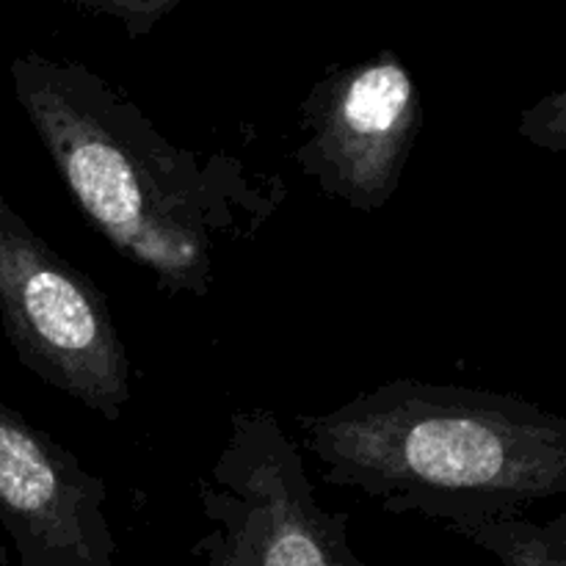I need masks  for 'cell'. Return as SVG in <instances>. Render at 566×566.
Here are the masks:
<instances>
[{
  "label": "cell",
  "mask_w": 566,
  "mask_h": 566,
  "mask_svg": "<svg viewBox=\"0 0 566 566\" xmlns=\"http://www.w3.org/2000/svg\"><path fill=\"white\" fill-rule=\"evenodd\" d=\"M9 72L83 219L160 291L208 296L221 249L254 241L287 199L274 171L171 144L86 64L28 50Z\"/></svg>",
  "instance_id": "6da1fadb"
},
{
  "label": "cell",
  "mask_w": 566,
  "mask_h": 566,
  "mask_svg": "<svg viewBox=\"0 0 566 566\" xmlns=\"http://www.w3.org/2000/svg\"><path fill=\"white\" fill-rule=\"evenodd\" d=\"M296 423L326 484L451 534L566 492V420L512 392L396 379Z\"/></svg>",
  "instance_id": "7a4b0ae2"
},
{
  "label": "cell",
  "mask_w": 566,
  "mask_h": 566,
  "mask_svg": "<svg viewBox=\"0 0 566 566\" xmlns=\"http://www.w3.org/2000/svg\"><path fill=\"white\" fill-rule=\"evenodd\" d=\"M197 492L210 528L191 553L205 566H368L348 539V514L315 497L302 448L269 409L232 415Z\"/></svg>",
  "instance_id": "3957f363"
},
{
  "label": "cell",
  "mask_w": 566,
  "mask_h": 566,
  "mask_svg": "<svg viewBox=\"0 0 566 566\" xmlns=\"http://www.w3.org/2000/svg\"><path fill=\"white\" fill-rule=\"evenodd\" d=\"M0 321L22 368L105 420L122 418L130 401V359L108 296L53 252L3 193Z\"/></svg>",
  "instance_id": "277c9868"
},
{
  "label": "cell",
  "mask_w": 566,
  "mask_h": 566,
  "mask_svg": "<svg viewBox=\"0 0 566 566\" xmlns=\"http://www.w3.org/2000/svg\"><path fill=\"white\" fill-rule=\"evenodd\" d=\"M307 138L293 153L324 197L359 213L385 208L398 191L423 127V99L409 66L385 48L337 66L302 99Z\"/></svg>",
  "instance_id": "5b68a950"
},
{
  "label": "cell",
  "mask_w": 566,
  "mask_h": 566,
  "mask_svg": "<svg viewBox=\"0 0 566 566\" xmlns=\"http://www.w3.org/2000/svg\"><path fill=\"white\" fill-rule=\"evenodd\" d=\"M105 501L103 479L0 401V525L17 566H119Z\"/></svg>",
  "instance_id": "8992f818"
},
{
  "label": "cell",
  "mask_w": 566,
  "mask_h": 566,
  "mask_svg": "<svg viewBox=\"0 0 566 566\" xmlns=\"http://www.w3.org/2000/svg\"><path fill=\"white\" fill-rule=\"evenodd\" d=\"M457 534L490 551L501 566H566V514L545 525L525 517L490 520Z\"/></svg>",
  "instance_id": "52a82bcc"
},
{
  "label": "cell",
  "mask_w": 566,
  "mask_h": 566,
  "mask_svg": "<svg viewBox=\"0 0 566 566\" xmlns=\"http://www.w3.org/2000/svg\"><path fill=\"white\" fill-rule=\"evenodd\" d=\"M66 6H75L77 11H88L97 17H111L125 28L130 39H142L153 33L164 17L180 9L182 3H193V0H61Z\"/></svg>",
  "instance_id": "ba28073f"
},
{
  "label": "cell",
  "mask_w": 566,
  "mask_h": 566,
  "mask_svg": "<svg viewBox=\"0 0 566 566\" xmlns=\"http://www.w3.org/2000/svg\"><path fill=\"white\" fill-rule=\"evenodd\" d=\"M520 133L528 138L531 144L542 149H553V153H564L566 149V94L564 88L547 94L545 99L528 108L520 122Z\"/></svg>",
  "instance_id": "9c48e42d"
}]
</instances>
